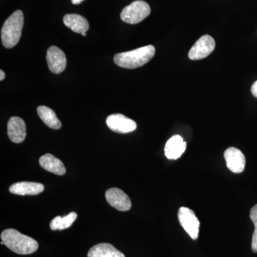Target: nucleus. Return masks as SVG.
<instances>
[{
  "mask_svg": "<svg viewBox=\"0 0 257 257\" xmlns=\"http://www.w3.org/2000/svg\"><path fill=\"white\" fill-rule=\"evenodd\" d=\"M1 239L7 247L19 254H30L35 252L39 247L36 240L14 229L4 230L1 234Z\"/></svg>",
  "mask_w": 257,
  "mask_h": 257,
  "instance_id": "obj_1",
  "label": "nucleus"
},
{
  "mask_svg": "<svg viewBox=\"0 0 257 257\" xmlns=\"http://www.w3.org/2000/svg\"><path fill=\"white\" fill-rule=\"evenodd\" d=\"M155 51L153 45H147L136 50L116 54L114 57V62L116 65L123 68H138L148 63L153 58Z\"/></svg>",
  "mask_w": 257,
  "mask_h": 257,
  "instance_id": "obj_2",
  "label": "nucleus"
},
{
  "mask_svg": "<svg viewBox=\"0 0 257 257\" xmlns=\"http://www.w3.org/2000/svg\"><path fill=\"white\" fill-rule=\"evenodd\" d=\"M24 15L21 10L15 11L5 21L1 31L2 42L6 48H13L18 45L22 35Z\"/></svg>",
  "mask_w": 257,
  "mask_h": 257,
  "instance_id": "obj_3",
  "label": "nucleus"
},
{
  "mask_svg": "<svg viewBox=\"0 0 257 257\" xmlns=\"http://www.w3.org/2000/svg\"><path fill=\"white\" fill-rule=\"evenodd\" d=\"M151 13L150 5L143 0H137L121 11L120 18L124 23L135 25L143 21Z\"/></svg>",
  "mask_w": 257,
  "mask_h": 257,
  "instance_id": "obj_4",
  "label": "nucleus"
},
{
  "mask_svg": "<svg viewBox=\"0 0 257 257\" xmlns=\"http://www.w3.org/2000/svg\"><path fill=\"white\" fill-rule=\"evenodd\" d=\"M178 219L181 226L192 239L199 237V222L194 211L187 207H180L178 211Z\"/></svg>",
  "mask_w": 257,
  "mask_h": 257,
  "instance_id": "obj_5",
  "label": "nucleus"
},
{
  "mask_svg": "<svg viewBox=\"0 0 257 257\" xmlns=\"http://www.w3.org/2000/svg\"><path fill=\"white\" fill-rule=\"evenodd\" d=\"M216 44L213 37L204 35L193 45L189 52V58L192 60H199L206 58L215 49Z\"/></svg>",
  "mask_w": 257,
  "mask_h": 257,
  "instance_id": "obj_6",
  "label": "nucleus"
},
{
  "mask_svg": "<svg viewBox=\"0 0 257 257\" xmlns=\"http://www.w3.org/2000/svg\"><path fill=\"white\" fill-rule=\"evenodd\" d=\"M106 122L108 127L116 133H130L137 128V123L134 120L121 114L109 115Z\"/></svg>",
  "mask_w": 257,
  "mask_h": 257,
  "instance_id": "obj_7",
  "label": "nucleus"
},
{
  "mask_svg": "<svg viewBox=\"0 0 257 257\" xmlns=\"http://www.w3.org/2000/svg\"><path fill=\"white\" fill-rule=\"evenodd\" d=\"M106 201L117 210L126 211L132 207V202L127 194L119 188H110L105 192Z\"/></svg>",
  "mask_w": 257,
  "mask_h": 257,
  "instance_id": "obj_8",
  "label": "nucleus"
},
{
  "mask_svg": "<svg viewBox=\"0 0 257 257\" xmlns=\"http://www.w3.org/2000/svg\"><path fill=\"white\" fill-rule=\"evenodd\" d=\"M224 157L226 166L234 173H241L244 170L246 159L241 150L235 147H229L224 152Z\"/></svg>",
  "mask_w": 257,
  "mask_h": 257,
  "instance_id": "obj_9",
  "label": "nucleus"
},
{
  "mask_svg": "<svg viewBox=\"0 0 257 257\" xmlns=\"http://www.w3.org/2000/svg\"><path fill=\"white\" fill-rule=\"evenodd\" d=\"M47 62L52 73H62L67 66V58L63 51L56 46L50 47L47 50Z\"/></svg>",
  "mask_w": 257,
  "mask_h": 257,
  "instance_id": "obj_10",
  "label": "nucleus"
},
{
  "mask_svg": "<svg viewBox=\"0 0 257 257\" xmlns=\"http://www.w3.org/2000/svg\"><path fill=\"white\" fill-rule=\"evenodd\" d=\"M8 135L13 143H22L27 136L26 124L22 118L13 116L8 124Z\"/></svg>",
  "mask_w": 257,
  "mask_h": 257,
  "instance_id": "obj_11",
  "label": "nucleus"
},
{
  "mask_svg": "<svg viewBox=\"0 0 257 257\" xmlns=\"http://www.w3.org/2000/svg\"><path fill=\"white\" fill-rule=\"evenodd\" d=\"M187 148V143L179 135L172 137L166 143L165 148V156L169 160H177L182 156Z\"/></svg>",
  "mask_w": 257,
  "mask_h": 257,
  "instance_id": "obj_12",
  "label": "nucleus"
},
{
  "mask_svg": "<svg viewBox=\"0 0 257 257\" xmlns=\"http://www.w3.org/2000/svg\"><path fill=\"white\" fill-rule=\"evenodd\" d=\"M44 190L43 184L32 182H17L10 187V192L17 195H37Z\"/></svg>",
  "mask_w": 257,
  "mask_h": 257,
  "instance_id": "obj_13",
  "label": "nucleus"
},
{
  "mask_svg": "<svg viewBox=\"0 0 257 257\" xmlns=\"http://www.w3.org/2000/svg\"><path fill=\"white\" fill-rule=\"evenodd\" d=\"M39 162L42 168L47 172L57 175H64L66 173V168L62 161L51 154H46L40 157Z\"/></svg>",
  "mask_w": 257,
  "mask_h": 257,
  "instance_id": "obj_14",
  "label": "nucleus"
},
{
  "mask_svg": "<svg viewBox=\"0 0 257 257\" xmlns=\"http://www.w3.org/2000/svg\"><path fill=\"white\" fill-rule=\"evenodd\" d=\"M87 257H125L124 253L109 243L94 245L88 251Z\"/></svg>",
  "mask_w": 257,
  "mask_h": 257,
  "instance_id": "obj_15",
  "label": "nucleus"
},
{
  "mask_svg": "<svg viewBox=\"0 0 257 257\" xmlns=\"http://www.w3.org/2000/svg\"><path fill=\"white\" fill-rule=\"evenodd\" d=\"M63 22L66 27L76 33L82 34L89 30V23L85 18L77 14L66 15Z\"/></svg>",
  "mask_w": 257,
  "mask_h": 257,
  "instance_id": "obj_16",
  "label": "nucleus"
},
{
  "mask_svg": "<svg viewBox=\"0 0 257 257\" xmlns=\"http://www.w3.org/2000/svg\"><path fill=\"white\" fill-rule=\"evenodd\" d=\"M37 114L42 121L48 127L53 130H60L62 127V123L57 118L55 111L46 106H40L37 108Z\"/></svg>",
  "mask_w": 257,
  "mask_h": 257,
  "instance_id": "obj_17",
  "label": "nucleus"
},
{
  "mask_svg": "<svg viewBox=\"0 0 257 257\" xmlns=\"http://www.w3.org/2000/svg\"><path fill=\"white\" fill-rule=\"evenodd\" d=\"M77 213H69L68 215L64 216H57L55 219H52L50 222L51 229L55 231V230H63L70 227L73 224L74 221L77 219Z\"/></svg>",
  "mask_w": 257,
  "mask_h": 257,
  "instance_id": "obj_18",
  "label": "nucleus"
},
{
  "mask_svg": "<svg viewBox=\"0 0 257 257\" xmlns=\"http://www.w3.org/2000/svg\"><path fill=\"white\" fill-rule=\"evenodd\" d=\"M250 219L254 225V231L251 239V250L253 253H257V204L253 206L250 211Z\"/></svg>",
  "mask_w": 257,
  "mask_h": 257,
  "instance_id": "obj_19",
  "label": "nucleus"
},
{
  "mask_svg": "<svg viewBox=\"0 0 257 257\" xmlns=\"http://www.w3.org/2000/svg\"><path fill=\"white\" fill-rule=\"evenodd\" d=\"M251 94H252L255 97L257 98V81L253 83V85L251 86Z\"/></svg>",
  "mask_w": 257,
  "mask_h": 257,
  "instance_id": "obj_20",
  "label": "nucleus"
},
{
  "mask_svg": "<svg viewBox=\"0 0 257 257\" xmlns=\"http://www.w3.org/2000/svg\"><path fill=\"white\" fill-rule=\"evenodd\" d=\"M5 78V73L3 70H0V80H4Z\"/></svg>",
  "mask_w": 257,
  "mask_h": 257,
  "instance_id": "obj_21",
  "label": "nucleus"
},
{
  "mask_svg": "<svg viewBox=\"0 0 257 257\" xmlns=\"http://www.w3.org/2000/svg\"><path fill=\"white\" fill-rule=\"evenodd\" d=\"M84 0H72V3H73L74 5H79Z\"/></svg>",
  "mask_w": 257,
  "mask_h": 257,
  "instance_id": "obj_22",
  "label": "nucleus"
},
{
  "mask_svg": "<svg viewBox=\"0 0 257 257\" xmlns=\"http://www.w3.org/2000/svg\"><path fill=\"white\" fill-rule=\"evenodd\" d=\"M82 36L86 37L87 36V33L86 32H84V33L82 34Z\"/></svg>",
  "mask_w": 257,
  "mask_h": 257,
  "instance_id": "obj_23",
  "label": "nucleus"
}]
</instances>
